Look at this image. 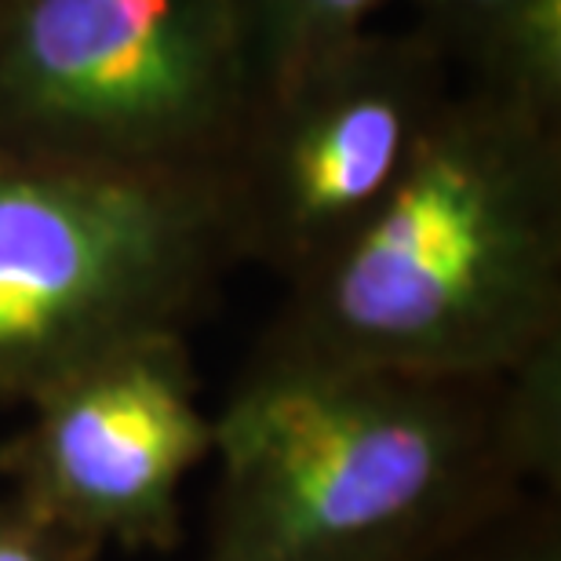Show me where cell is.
Returning a JSON list of instances; mask_svg holds the SVG:
<instances>
[{
    "instance_id": "obj_8",
    "label": "cell",
    "mask_w": 561,
    "mask_h": 561,
    "mask_svg": "<svg viewBox=\"0 0 561 561\" xmlns=\"http://www.w3.org/2000/svg\"><path fill=\"white\" fill-rule=\"evenodd\" d=\"M431 561H561V492H525Z\"/></svg>"
},
{
    "instance_id": "obj_11",
    "label": "cell",
    "mask_w": 561,
    "mask_h": 561,
    "mask_svg": "<svg viewBox=\"0 0 561 561\" xmlns=\"http://www.w3.org/2000/svg\"><path fill=\"white\" fill-rule=\"evenodd\" d=\"M11 4V0H0V15H4V8Z\"/></svg>"
},
{
    "instance_id": "obj_9",
    "label": "cell",
    "mask_w": 561,
    "mask_h": 561,
    "mask_svg": "<svg viewBox=\"0 0 561 561\" xmlns=\"http://www.w3.org/2000/svg\"><path fill=\"white\" fill-rule=\"evenodd\" d=\"M412 22L431 37L456 81H474L514 22L536 0H409Z\"/></svg>"
},
{
    "instance_id": "obj_4",
    "label": "cell",
    "mask_w": 561,
    "mask_h": 561,
    "mask_svg": "<svg viewBox=\"0 0 561 561\" xmlns=\"http://www.w3.org/2000/svg\"><path fill=\"white\" fill-rule=\"evenodd\" d=\"M252 110L241 0H11L0 15L8 150L227 172Z\"/></svg>"
},
{
    "instance_id": "obj_7",
    "label": "cell",
    "mask_w": 561,
    "mask_h": 561,
    "mask_svg": "<svg viewBox=\"0 0 561 561\" xmlns=\"http://www.w3.org/2000/svg\"><path fill=\"white\" fill-rule=\"evenodd\" d=\"M383 4L387 0H241L255 99L354 41L373 26Z\"/></svg>"
},
{
    "instance_id": "obj_3",
    "label": "cell",
    "mask_w": 561,
    "mask_h": 561,
    "mask_svg": "<svg viewBox=\"0 0 561 561\" xmlns=\"http://www.w3.org/2000/svg\"><path fill=\"white\" fill-rule=\"evenodd\" d=\"M238 266L227 172L0 146V409L146 335H186Z\"/></svg>"
},
{
    "instance_id": "obj_5",
    "label": "cell",
    "mask_w": 561,
    "mask_h": 561,
    "mask_svg": "<svg viewBox=\"0 0 561 561\" xmlns=\"http://www.w3.org/2000/svg\"><path fill=\"white\" fill-rule=\"evenodd\" d=\"M456 88L426 33L368 26L255 99L227 164L244 263L285 285L379 208Z\"/></svg>"
},
{
    "instance_id": "obj_6",
    "label": "cell",
    "mask_w": 561,
    "mask_h": 561,
    "mask_svg": "<svg viewBox=\"0 0 561 561\" xmlns=\"http://www.w3.org/2000/svg\"><path fill=\"white\" fill-rule=\"evenodd\" d=\"M30 420L0 442V478L62 561L106 547L175 551L183 481L216 453L186 335H146L26 401Z\"/></svg>"
},
{
    "instance_id": "obj_2",
    "label": "cell",
    "mask_w": 561,
    "mask_h": 561,
    "mask_svg": "<svg viewBox=\"0 0 561 561\" xmlns=\"http://www.w3.org/2000/svg\"><path fill=\"white\" fill-rule=\"evenodd\" d=\"M561 346V117L453 95L379 208L285 299L238 376H503Z\"/></svg>"
},
{
    "instance_id": "obj_1",
    "label": "cell",
    "mask_w": 561,
    "mask_h": 561,
    "mask_svg": "<svg viewBox=\"0 0 561 561\" xmlns=\"http://www.w3.org/2000/svg\"><path fill=\"white\" fill-rule=\"evenodd\" d=\"M205 561H431L561 492V346L503 376H238Z\"/></svg>"
},
{
    "instance_id": "obj_10",
    "label": "cell",
    "mask_w": 561,
    "mask_h": 561,
    "mask_svg": "<svg viewBox=\"0 0 561 561\" xmlns=\"http://www.w3.org/2000/svg\"><path fill=\"white\" fill-rule=\"evenodd\" d=\"M0 561H62L48 533L15 496H0Z\"/></svg>"
}]
</instances>
